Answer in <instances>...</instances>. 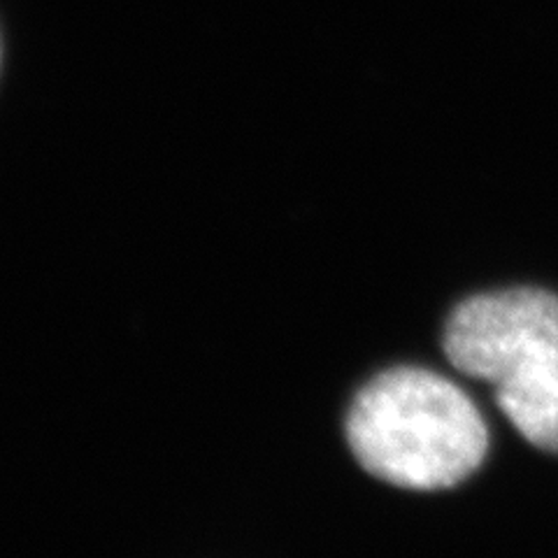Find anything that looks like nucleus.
<instances>
[{"mask_svg":"<svg viewBox=\"0 0 558 558\" xmlns=\"http://www.w3.org/2000/svg\"><path fill=\"white\" fill-rule=\"evenodd\" d=\"M344 430L365 473L410 492L463 484L488 451L477 405L457 384L424 368H396L365 384Z\"/></svg>","mask_w":558,"mask_h":558,"instance_id":"obj_1","label":"nucleus"},{"mask_svg":"<svg viewBox=\"0 0 558 558\" xmlns=\"http://www.w3.org/2000/svg\"><path fill=\"white\" fill-rule=\"evenodd\" d=\"M442 347L459 373L498 387L558 347V295L519 287L468 299L451 312Z\"/></svg>","mask_w":558,"mask_h":558,"instance_id":"obj_2","label":"nucleus"},{"mask_svg":"<svg viewBox=\"0 0 558 558\" xmlns=\"http://www.w3.org/2000/svg\"><path fill=\"white\" fill-rule=\"evenodd\" d=\"M496 405L523 440L558 453V347L494 387Z\"/></svg>","mask_w":558,"mask_h":558,"instance_id":"obj_3","label":"nucleus"}]
</instances>
